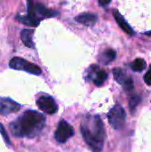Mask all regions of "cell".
<instances>
[{
	"mask_svg": "<svg viewBox=\"0 0 151 152\" xmlns=\"http://www.w3.org/2000/svg\"><path fill=\"white\" fill-rule=\"evenodd\" d=\"M35 13L39 20H41L42 19H44V18L53 17V16L57 15L56 12L47 9L44 5H43L41 4H35Z\"/></svg>",
	"mask_w": 151,
	"mask_h": 152,
	"instance_id": "10",
	"label": "cell"
},
{
	"mask_svg": "<svg viewBox=\"0 0 151 152\" xmlns=\"http://www.w3.org/2000/svg\"><path fill=\"white\" fill-rule=\"evenodd\" d=\"M45 125V118L36 110H26L17 119L10 124V128L15 136L32 138L40 134Z\"/></svg>",
	"mask_w": 151,
	"mask_h": 152,
	"instance_id": "1",
	"label": "cell"
},
{
	"mask_svg": "<svg viewBox=\"0 0 151 152\" xmlns=\"http://www.w3.org/2000/svg\"><path fill=\"white\" fill-rule=\"evenodd\" d=\"M98 20V17L96 14L94 13H91V12H85V13H82L78 16L76 17V20L79 23H82L84 25L86 26H93L96 23Z\"/></svg>",
	"mask_w": 151,
	"mask_h": 152,
	"instance_id": "11",
	"label": "cell"
},
{
	"mask_svg": "<svg viewBox=\"0 0 151 152\" xmlns=\"http://www.w3.org/2000/svg\"><path fill=\"white\" fill-rule=\"evenodd\" d=\"M131 68L133 71L141 72L146 68V61L143 59H136L135 61H133L131 64Z\"/></svg>",
	"mask_w": 151,
	"mask_h": 152,
	"instance_id": "16",
	"label": "cell"
},
{
	"mask_svg": "<svg viewBox=\"0 0 151 152\" xmlns=\"http://www.w3.org/2000/svg\"><path fill=\"white\" fill-rule=\"evenodd\" d=\"M140 102V98L137 96V95H133V96H131L130 99H129V105L132 109V110H133L136 106L139 104Z\"/></svg>",
	"mask_w": 151,
	"mask_h": 152,
	"instance_id": "17",
	"label": "cell"
},
{
	"mask_svg": "<svg viewBox=\"0 0 151 152\" xmlns=\"http://www.w3.org/2000/svg\"><path fill=\"white\" fill-rule=\"evenodd\" d=\"M81 134L86 144L94 152H101L106 138L105 128L99 116H87L80 126Z\"/></svg>",
	"mask_w": 151,
	"mask_h": 152,
	"instance_id": "2",
	"label": "cell"
},
{
	"mask_svg": "<svg viewBox=\"0 0 151 152\" xmlns=\"http://www.w3.org/2000/svg\"><path fill=\"white\" fill-rule=\"evenodd\" d=\"M16 19L20 22H21L27 26H30V27L38 26L40 20H38V18L36 17V15L35 13V4L33 3V0H28V14L25 16L18 15L16 17Z\"/></svg>",
	"mask_w": 151,
	"mask_h": 152,
	"instance_id": "6",
	"label": "cell"
},
{
	"mask_svg": "<svg viewBox=\"0 0 151 152\" xmlns=\"http://www.w3.org/2000/svg\"><path fill=\"white\" fill-rule=\"evenodd\" d=\"M113 74H114V77H115L116 81L118 84L122 85L126 91H132L133 89V82L132 78L128 77L123 69H121L119 68L115 69L113 70Z\"/></svg>",
	"mask_w": 151,
	"mask_h": 152,
	"instance_id": "9",
	"label": "cell"
},
{
	"mask_svg": "<svg viewBox=\"0 0 151 152\" xmlns=\"http://www.w3.org/2000/svg\"><path fill=\"white\" fill-rule=\"evenodd\" d=\"M115 59H116V52L112 49H109L105 51L101 56V61L104 64H109L111 61H113Z\"/></svg>",
	"mask_w": 151,
	"mask_h": 152,
	"instance_id": "14",
	"label": "cell"
},
{
	"mask_svg": "<svg viewBox=\"0 0 151 152\" xmlns=\"http://www.w3.org/2000/svg\"><path fill=\"white\" fill-rule=\"evenodd\" d=\"M73 135H74V128L67 121L61 120L59 123L57 129L54 133V137L56 141L60 143H64Z\"/></svg>",
	"mask_w": 151,
	"mask_h": 152,
	"instance_id": "5",
	"label": "cell"
},
{
	"mask_svg": "<svg viewBox=\"0 0 151 152\" xmlns=\"http://www.w3.org/2000/svg\"><path fill=\"white\" fill-rule=\"evenodd\" d=\"M114 17L117 22V24L119 25V27L127 34L129 35H133L134 33L133 28L128 24V22L125 20V19L124 18V16H122V14L117 12V11H114Z\"/></svg>",
	"mask_w": 151,
	"mask_h": 152,
	"instance_id": "12",
	"label": "cell"
},
{
	"mask_svg": "<svg viewBox=\"0 0 151 152\" xmlns=\"http://www.w3.org/2000/svg\"><path fill=\"white\" fill-rule=\"evenodd\" d=\"M36 105L42 111L49 115L54 114L58 110V106L55 101L51 96L48 95L40 96L36 100Z\"/></svg>",
	"mask_w": 151,
	"mask_h": 152,
	"instance_id": "7",
	"label": "cell"
},
{
	"mask_svg": "<svg viewBox=\"0 0 151 152\" xmlns=\"http://www.w3.org/2000/svg\"><path fill=\"white\" fill-rule=\"evenodd\" d=\"M0 133H1V134H2V136L4 137V140L5 141V142H6L8 145H11V142H10V140H9V136H8V134H7V133H6L4 127L3 126V125H2L1 123H0Z\"/></svg>",
	"mask_w": 151,
	"mask_h": 152,
	"instance_id": "18",
	"label": "cell"
},
{
	"mask_svg": "<svg viewBox=\"0 0 151 152\" xmlns=\"http://www.w3.org/2000/svg\"><path fill=\"white\" fill-rule=\"evenodd\" d=\"M33 35L34 29L32 28H25L20 32V39L22 40L23 44L29 48H34L35 45L33 42Z\"/></svg>",
	"mask_w": 151,
	"mask_h": 152,
	"instance_id": "13",
	"label": "cell"
},
{
	"mask_svg": "<svg viewBox=\"0 0 151 152\" xmlns=\"http://www.w3.org/2000/svg\"><path fill=\"white\" fill-rule=\"evenodd\" d=\"M20 109V105L9 98L0 97V114L7 116L14 113Z\"/></svg>",
	"mask_w": 151,
	"mask_h": 152,
	"instance_id": "8",
	"label": "cell"
},
{
	"mask_svg": "<svg viewBox=\"0 0 151 152\" xmlns=\"http://www.w3.org/2000/svg\"><path fill=\"white\" fill-rule=\"evenodd\" d=\"M107 77H108V75H107V73H106L105 70L98 69V70L95 72L94 77L93 78V83H94L96 86H101V85L104 83V81L107 79Z\"/></svg>",
	"mask_w": 151,
	"mask_h": 152,
	"instance_id": "15",
	"label": "cell"
},
{
	"mask_svg": "<svg viewBox=\"0 0 151 152\" xmlns=\"http://www.w3.org/2000/svg\"><path fill=\"white\" fill-rule=\"evenodd\" d=\"M144 81L148 86H151V67L150 68L149 71L144 76Z\"/></svg>",
	"mask_w": 151,
	"mask_h": 152,
	"instance_id": "19",
	"label": "cell"
},
{
	"mask_svg": "<svg viewBox=\"0 0 151 152\" xmlns=\"http://www.w3.org/2000/svg\"><path fill=\"white\" fill-rule=\"evenodd\" d=\"M9 66L11 69H16V70H23L28 73L36 75V76H38L42 73V70L38 66H36L20 57H13L10 61Z\"/></svg>",
	"mask_w": 151,
	"mask_h": 152,
	"instance_id": "3",
	"label": "cell"
},
{
	"mask_svg": "<svg viewBox=\"0 0 151 152\" xmlns=\"http://www.w3.org/2000/svg\"><path fill=\"white\" fill-rule=\"evenodd\" d=\"M126 114L125 110L120 105H115L108 114V119L109 125L116 130L121 129L125 122Z\"/></svg>",
	"mask_w": 151,
	"mask_h": 152,
	"instance_id": "4",
	"label": "cell"
},
{
	"mask_svg": "<svg viewBox=\"0 0 151 152\" xmlns=\"http://www.w3.org/2000/svg\"><path fill=\"white\" fill-rule=\"evenodd\" d=\"M98 2L101 5L105 6V5H108L111 2V0H98Z\"/></svg>",
	"mask_w": 151,
	"mask_h": 152,
	"instance_id": "20",
	"label": "cell"
}]
</instances>
